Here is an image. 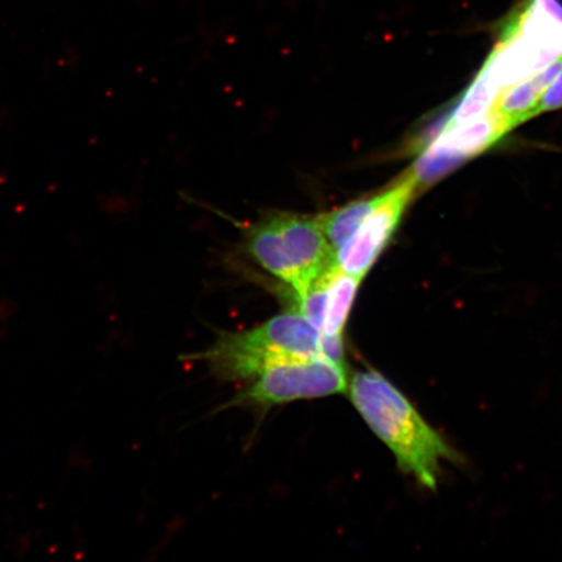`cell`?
Segmentation results:
<instances>
[{
	"instance_id": "6da1fadb",
	"label": "cell",
	"mask_w": 562,
	"mask_h": 562,
	"mask_svg": "<svg viewBox=\"0 0 562 562\" xmlns=\"http://www.w3.org/2000/svg\"><path fill=\"white\" fill-rule=\"evenodd\" d=\"M348 395L371 431L395 456L398 469L422 487L437 491L441 462H462L460 453L381 372H356Z\"/></svg>"
},
{
	"instance_id": "7a4b0ae2",
	"label": "cell",
	"mask_w": 562,
	"mask_h": 562,
	"mask_svg": "<svg viewBox=\"0 0 562 562\" xmlns=\"http://www.w3.org/2000/svg\"><path fill=\"white\" fill-rule=\"evenodd\" d=\"M318 357L327 358L325 337L296 312L273 316L246 331L224 333L189 360L205 362L222 382H235L255 379L272 364Z\"/></svg>"
},
{
	"instance_id": "3957f363",
	"label": "cell",
	"mask_w": 562,
	"mask_h": 562,
	"mask_svg": "<svg viewBox=\"0 0 562 562\" xmlns=\"http://www.w3.org/2000/svg\"><path fill=\"white\" fill-rule=\"evenodd\" d=\"M252 261L283 281L300 299L335 269V251L321 216L277 214L246 231Z\"/></svg>"
},
{
	"instance_id": "277c9868",
	"label": "cell",
	"mask_w": 562,
	"mask_h": 562,
	"mask_svg": "<svg viewBox=\"0 0 562 562\" xmlns=\"http://www.w3.org/2000/svg\"><path fill=\"white\" fill-rule=\"evenodd\" d=\"M561 58V0H522L498 24L496 45L477 77L498 94Z\"/></svg>"
},
{
	"instance_id": "5b68a950",
	"label": "cell",
	"mask_w": 562,
	"mask_h": 562,
	"mask_svg": "<svg viewBox=\"0 0 562 562\" xmlns=\"http://www.w3.org/2000/svg\"><path fill=\"white\" fill-rule=\"evenodd\" d=\"M346 364L328 358H297L272 364L231 405L272 407L299 400H313L348 393Z\"/></svg>"
},
{
	"instance_id": "8992f818",
	"label": "cell",
	"mask_w": 562,
	"mask_h": 562,
	"mask_svg": "<svg viewBox=\"0 0 562 562\" xmlns=\"http://www.w3.org/2000/svg\"><path fill=\"white\" fill-rule=\"evenodd\" d=\"M418 192L417 181L406 171L395 184L381 192L376 206L364 217L355 235L336 251L337 269L363 279L392 240L407 205Z\"/></svg>"
},
{
	"instance_id": "52a82bcc",
	"label": "cell",
	"mask_w": 562,
	"mask_h": 562,
	"mask_svg": "<svg viewBox=\"0 0 562 562\" xmlns=\"http://www.w3.org/2000/svg\"><path fill=\"white\" fill-rule=\"evenodd\" d=\"M507 135V130L491 110L472 121L442 125L439 135L424 146L416 165L411 168L418 191L430 187L463 161L488 150Z\"/></svg>"
},
{
	"instance_id": "ba28073f",
	"label": "cell",
	"mask_w": 562,
	"mask_h": 562,
	"mask_svg": "<svg viewBox=\"0 0 562 562\" xmlns=\"http://www.w3.org/2000/svg\"><path fill=\"white\" fill-rule=\"evenodd\" d=\"M561 66L562 58L539 72L498 91L490 110L494 112L508 133L516 126L530 121L540 98L557 79Z\"/></svg>"
},
{
	"instance_id": "9c48e42d",
	"label": "cell",
	"mask_w": 562,
	"mask_h": 562,
	"mask_svg": "<svg viewBox=\"0 0 562 562\" xmlns=\"http://www.w3.org/2000/svg\"><path fill=\"white\" fill-rule=\"evenodd\" d=\"M362 279L335 267L322 280V318L319 331L326 337L342 339L344 329L355 305Z\"/></svg>"
},
{
	"instance_id": "30bf717a",
	"label": "cell",
	"mask_w": 562,
	"mask_h": 562,
	"mask_svg": "<svg viewBox=\"0 0 562 562\" xmlns=\"http://www.w3.org/2000/svg\"><path fill=\"white\" fill-rule=\"evenodd\" d=\"M379 199H381V193L364 196V199L351 201L348 205L321 216L327 240L331 245L335 255L355 235L364 217L374 210Z\"/></svg>"
},
{
	"instance_id": "8fae6325",
	"label": "cell",
	"mask_w": 562,
	"mask_h": 562,
	"mask_svg": "<svg viewBox=\"0 0 562 562\" xmlns=\"http://www.w3.org/2000/svg\"><path fill=\"white\" fill-rule=\"evenodd\" d=\"M562 108V66L560 69L557 79H554L547 89L546 93L537 104L536 110H533V116L544 114L548 111H554Z\"/></svg>"
}]
</instances>
